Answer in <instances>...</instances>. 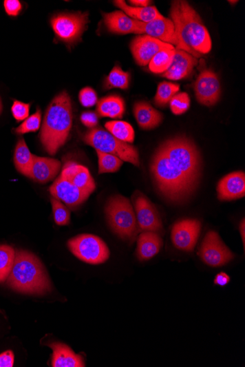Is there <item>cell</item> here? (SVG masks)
Segmentation results:
<instances>
[{
    "mask_svg": "<svg viewBox=\"0 0 245 367\" xmlns=\"http://www.w3.org/2000/svg\"><path fill=\"white\" fill-rule=\"evenodd\" d=\"M171 17L175 27L173 44L195 59L208 54L213 47L208 30L196 10L187 1L171 4Z\"/></svg>",
    "mask_w": 245,
    "mask_h": 367,
    "instance_id": "obj_1",
    "label": "cell"
},
{
    "mask_svg": "<svg viewBox=\"0 0 245 367\" xmlns=\"http://www.w3.org/2000/svg\"><path fill=\"white\" fill-rule=\"evenodd\" d=\"M73 122L71 98L65 91L49 105L42 124L40 139L46 151L55 155L70 136Z\"/></svg>",
    "mask_w": 245,
    "mask_h": 367,
    "instance_id": "obj_2",
    "label": "cell"
},
{
    "mask_svg": "<svg viewBox=\"0 0 245 367\" xmlns=\"http://www.w3.org/2000/svg\"><path fill=\"white\" fill-rule=\"evenodd\" d=\"M153 185L162 196L173 203H182L197 189L178 169L159 147L150 165Z\"/></svg>",
    "mask_w": 245,
    "mask_h": 367,
    "instance_id": "obj_3",
    "label": "cell"
},
{
    "mask_svg": "<svg viewBox=\"0 0 245 367\" xmlns=\"http://www.w3.org/2000/svg\"><path fill=\"white\" fill-rule=\"evenodd\" d=\"M7 284L13 290L25 294L44 295L52 291L48 273L41 260L28 251L17 250Z\"/></svg>",
    "mask_w": 245,
    "mask_h": 367,
    "instance_id": "obj_4",
    "label": "cell"
},
{
    "mask_svg": "<svg viewBox=\"0 0 245 367\" xmlns=\"http://www.w3.org/2000/svg\"><path fill=\"white\" fill-rule=\"evenodd\" d=\"M160 147L197 189L202 177V160L195 143L186 136H178L167 140Z\"/></svg>",
    "mask_w": 245,
    "mask_h": 367,
    "instance_id": "obj_5",
    "label": "cell"
},
{
    "mask_svg": "<svg viewBox=\"0 0 245 367\" xmlns=\"http://www.w3.org/2000/svg\"><path fill=\"white\" fill-rule=\"evenodd\" d=\"M108 224L113 232L122 240L135 238L139 227L131 202L126 198L116 195L110 198L105 207Z\"/></svg>",
    "mask_w": 245,
    "mask_h": 367,
    "instance_id": "obj_6",
    "label": "cell"
},
{
    "mask_svg": "<svg viewBox=\"0 0 245 367\" xmlns=\"http://www.w3.org/2000/svg\"><path fill=\"white\" fill-rule=\"evenodd\" d=\"M84 142L96 149V151L114 155L122 162L140 167L138 149L131 144L122 142L112 134L102 129H92L88 131L83 138Z\"/></svg>",
    "mask_w": 245,
    "mask_h": 367,
    "instance_id": "obj_7",
    "label": "cell"
},
{
    "mask_svg": "<svg viewBox=\"0 0 245 367\" xmlns=\"http://www.w3.org/2000/svg\"><path fill=\"white\" fill-rule=\"evenodd\" d=\"M68 247L76 258L92 265H99L107 262L110 255L108 247L103 240L90 234L71 238L68 242Z\"/></svg>",
    "mask_w": 245,
    "mask_h": 367,
    "instance_id": "obj_8",
    "label": "cell"
},
{
    "mask_svg": "<svg viewBox=\"0 0 245 367\" xmlns=\"http://www.w3.org/2000/svg\"><path fill=\"white\" fill-rule=\"evenodd\" d=\"M88 22L87 13L62 14L51 20L53 30L56 36L68 44L79 41Z\"/></svg>",
    "mask_w": 245,
    "mask_h": 367,
    "instance_id": "obj_9",
    "label": "cell"
},
{
    "mask_svg": "<svg viewBox=\"0 0 245 367\" xmlns=\"http://www.w3.org/2000/svg\"><path fill=\"white\" fill-rule=\"evenodd\" d=\"M139 229L142 232H153L158 234L163 231L160 213L150 200L139 191L132 195Z\"/></svg>",
    "mask_w": 245,
    "mask_h": 367,
    "instance_id": "obj_10",
    "label": "cell"
},
{
    "mask_svg": "<svg viewBox=\"0 0 245 367\" xmlns=\"http://www.w3.org/2000/svg\"><path fill=\"white\" fill-rule=\"evenodd\" d=\"M199 256L206 265L211 267L224 266L235 258L215 231L209 232L204 238Z\"/></svg>",
    "mask_w": 245,
    "mask_h": 367,
    "instance_id": "obj_11",
    "label": "cell"
},
{
    "mask_svg": "<svg viewBox=\"0 0 245 367\" xmlns=\"http://www.w3.org/2000/svg\"><path fill=\"white\" fill-rule=\"evenodd\" d=\"M202 224L197 220L187 219L176 222L171 231L173 245L180 250L193 251L198 242Z\"/></svg>",
    "mask_w": 245,
    "mask_h": 367,
    "instance_id": "obj_12",
    "label": "cell"
},
{
    "mask_svg": "<svg viewBox=\"0 0 245 367\" xmlns=\"http://www.w3.org/2000/svg\"><path fill=\"white\" fill-rule=\"evenodd\" d=\"M195 93L200 104L208 107L215 105L221 94L217 74L210 70H205L200 73L195 83Z\"/></svg>",
    "mask_w": 245,
    "mask_h": 367,
    "instance_id": "obj_13",
    "label": "cell"
},
{
    "mask_svg": "<svg viewBox=\"0 0 245 367\" xmlns=\"http://www.w3.org/2000/svg\"><path fill=\"white\" fill-rule=\"evenodd\" d=\"M130 49L136 63L140 66H146L159 52L165 49H174V47L171 44L145 35L134 39Z\"/></svg>",
    "mask_w": 245,
    "mask_h": 367,
    "instance_id": "obj_14",
    "label": "cell"
},
{
    "mask_svg": "<svg viewBox=\"0 0 245 367\" xmlns=\"http://www.w3.org/2000/svg\"><path fill=\"white\" fill-rule=\"evenodd\" d=\"M52 197L63 202L67 207L74 209L84 203L91 193L84 191L61 176L54 182L50 188Z\"/></svg>",
    "mask_w": 245,
    "mask_h": 367,
    "instance_id": "obj_15",
    "label": "cell"
},
{
    "mask_svg": "<svg viewBox=\"0 0 245 367\" xmlns=\"http://www.w3.org/2000/svg\"><path fill=\"white\" fill-rule=\"evenodd\" d=\"M217 197L221 201H232L245 196V175L243 171L233 173L222 178L218 182Z\"/></svg>",
    "mask_w": 245,
    "mask_h": 367,
    "instance_id": "obj_16",
    "label": "cell"
},
{
    "mask_svg": "<svg viewBox=\"0 0 245 367\" xmlns=\"http://www.w3.org/2000/svg\"><path fill=\"white\" fill-rule=\"evenodd\" d=\"M63 178L89 193L96 190V183L88 169L72 162H67L61 171Z\"/></svg>",
    "mask_w": 245,
    "mask_h": 367,
    "instance_id": "obj_17",
    "label": "cell"
},
{
    "mask_svg": "<svg viewBox=\"0 0 245 367\" xmlns=\"http://www.w3.org/2000/svg\"><path fill=\"white\" fill-rule=\"evenodd\" d=\"M61 167V164L57 159L33 155V163L29 178L44 185L57 177Z\"/></svg>",
    "mask_w": 245,
    "mask_h": 367,
    "instance_id": "obj_18",
    "label": "cell"
},
{
    "mask_svg": "<svg viewBox=\"0 0 245 367\" xmlns=\"http://www.w3.org/2000/svg\"><path fill=\"white\" fill-rule=\"evenodd\" d=\"M105 24L110 32L127 35V34L141 33V22L132 19L122 11L103 14Z\"/></svg>",
    "mask_w": 245,
    "mask_h": 367,
    "instance_id": "obj_19",
    "label": "cell"
},
{
    "mask_svg": "<svg viewBox=\"0 0 245 367\" xmlns=\"http://www.w3.org/2000/svg\"><path fill=\"white\" fill-rule=\"evenodd\" d=\"M197 64L195 57L183 50L175 49L172 64L162 76L177 81L191 74Z\"/></svg>",
    "mask_w": 245,
    "mask_h": 367,
    "instance_id": "obj_20",
    "label": "cell"
},
{
    "mask_svg": "<svg viewBox=\"0 0 245 367\" xmlns=\"http://www.w3.org/2000/svg\"><path fill=\"white\" fill-rule=\"evenodd\" d=\"M141 32L164 43L173 44L175 27L170 19L162 17L148 23H141Z\"/></svg>",
    "mask_w": 245,
    "mask_h": 367,
    "instance_id": "obj_21",
    "label": "cell"
},
{
    "mask_svg": "<svg viewBox=\"0 0 245 367\" xmlns=\"http://www.w3.org/2000/svg\"><path fill=\"white\" fill-rule=\"evenodd\" d=\"M53 351L52 366L53 367H84V359L76 354L63 343L52 342L47 345Z\"/></svg>",
    "mask_w": 245,
    "mask_h": 367,
    "instance_id": "obj_22",
    "label": "cell"
},
{
    "mask_svg": "<svg viewBox=\"0 0 245 367\" xmlns=\"http://www.w3.org/2000/svg\"><path fill=\"white\" fill-rule=\"evenodd\" d=\"M134 114L140 127L144 130L158 127L163 120L162 113L145 101L136 103L134 106Z\"/></svg>",
    "mask_w": 245,
    "mask_h": 367,
    "instance_id": "obj_23",
    "label": "cell"
},
{
    "mask_svg": "<svg viewBox=\"0 0 245 367\" xmlns=\"http://www.w3.org/2000/svg\"><path fill=\"white\" fill-rule=\"evenodd\" d=\"M162 247L160 234L142 232L138 240V257L141 261L149 260L157 255Z\"/></svg>",
    "mask_w": 245,
    "mask_h": 367,
    "instance_id": "obj_24",
    "label": "cell"
},
{
    "mask_svg": "<svg viewBox=\"0 0 245 367\" xmlns=\"http://www.w3.org/2000/svg\"><path fill=\"white\" fill-rule=\"evenodd\" d=\"M96 109L100 117L120 119L125 112V101L118 96H109L97 102Z\"/></svg>",
    "mask_w": 245,
    "mask_h": 367,
    "instance_id": "obj_25",
    "label": "cell"
},
{
    "mask_svg": "<svg viewBox=\"0 0 245 367\" xmlns=\"http://www.w3.org/2000/svg\"><path fill=\"white\" fill-rule=\"evenodd\" d=\"M114 4L120 8L124 13L132 19L138 20L143 23H148L153 20L164 17L154 6L146 8L131 7L125 1L118 0L114 1Z\"/></svg>",
    "mask_w": 245,
    "mask_h": 367,
    "instance_id": "obj_26",
    "label": "cell"
},
{
    "mask_svg": "<svg viewBox=\"0 0 245 367\" xmlns=\"http://www.w3.org/2000/svg\"><path fill=\"white\" fill-rule=\"evenodd\" d=\"M14 160L19 173L29 178L33 163V155L23 138L19 139L17 144Z\"/></svg>",
    "mask_w": 245,
    "mask_h": 367,
    "instance_id": "obj_27",
    "label": "cell"
},
{
    "mask_svg": "<svg viewBox=\"0 0 245 367\" xmlns=\"http://www.w3.org/2000/svg\"><path fill=\"white\" fill-rule=\"evenodd\" d=\"M107 132L118 140L129 144L135 141V130L127 122L122 120H112L105 123Z\"/></svg>",
    "mask_w": 245,
    "mask_h": 367,
    "instance_id": "obj_28",
    "label": "cell"
},
{
    "mask_svg": "<svg viewBox=\"0 0 245 367\" xmlns=\"http://www.w3.org/2000/svg\"><path fill=\"white\" fill-rule=\"evenodd\" d=\"M175 53V48L159 52L149 63V70L153 74H164L171 65Z\"/></svg>",
    "mask_w": 245,
    "mask_h": 367,
    "instance_id": "obj_29",
    "label": "cell"
},
{
    "mask_svg": "<svg viewBox=\"0 0 245 367\" xmlns=\"http://www.w3.org/2000/svg\"><path fill=\"white\" fill-rule=\"evenodd\" d=\"M16 251L12 247L0 245V282H4L14 266Z\"/></svg>",
    "mask_w": 245,
    "mask_h": 367,
    "instance_id": "obj_30",
    "label": "cell"
},
{
    "mask_svg": "<svg viewBox=\"0 0 245 367\" xmlns=\"http://www.w3.org/2000/svg\"><path fill=\"white\" fill-rule=\"evenodd\" d=\"M98 158V174L116 173L124 162L118 157L109 154L96 151Z\"/></svg>",
    "mask_w": 245,
    "mask_h": 367,
    "instance_id": "obj_31",
    "label": "cell"
},
{
    "mask_svg": "<svg viewBox=\"0 0 245 367\" xmlns=\"http://www.w3.org/2000/svg\"><path fill=\"white\" fill-rule=\"evenodd\" d=\"M129 84V74L121 70L119 65H116L114 70L107 76L105 87L107 90L120 88L127 90Z\"/></svg>",
    "mask_w": 245,
    "mask_h": 367,
    "instance_id": "obj_32",
    "label": "cell"
},
{
    "mask_svg": "<svg viewBox=\"0 0 245 367\" xmlns=\"http://www.w3.org/2000/svg\"><path fill=\"white\" fill-rule=\"evenodd\" d=\"M179 85L173 84L168 82H163L158 85L157 94L154 98L155 105L165 107L169 105L172 98L180 91Z\"/></svg>",
    "mask_w": 245,
    "mask_h": 367,
    "instance_id": "obj_33",
    "label": "cell"
},
{
    "mask_svg": "<svg viewBox=\"0 0 245 367\" xmlns=\"http://www.w3.org/2000/svg\"><path fill=\"white\" fill-rule=\"evenodd\" d=\"M50 200L55 223L59 226L70 224L71 214L69 209L56 198L51 197Z\"/></svg>",
    "mask_w": 245,
    "mask_h": 367,
    "instance_id": "obj_34",
    "label": "cell"
},
{
    "mask_svg": "<svg viewBox=\"0 0 245 367\" xmlns=\"http://www.w3.org/2000/svg\"><path fill=\"white\" fill-rule=\"evenodd\" d=\"M41 123V111L38 109L36 113L24 120L14 131L17 134L36 132L40 129Z\"/></svg>",
    "mask_w": 245,
    "mask_h": 367,
    "instance_id": "obj_35",
    "label": "cell"
},
{
    "mask_svg": "<svg viewBox=\"0 0 245 367\" xmlns=\"http://www.w3.org/2000/svg\"><path fill=\"white\" fill-rule=\"evenodd\" d=\"M189 106H191V98L186 93L175 94L170 101L171 109L175 116L185 113Z\"/></svg>",
    "mask_w": 245,
    "mask_h": 367,
    "instance_id": "obj_36",
    "label": "cell"
},
{
    "mask_svg": "<svg viewBox=\"0 0 245 367\" xmlns=\"http://www.w3.org/2000/svg\"><path fill=\"white\" fill-rule=\"evenodd\" d=\"M30 105L25 103L14 101L11 112L17 122L25 120L29 117Z\"/></svg>",
    "mask_w": 245,
    "mask_h": 367,
    "instance_id": "obj_37",
    "label": "cell"
},
{
    "mask_svg": "<svg viewBox=\"0 0 245 367\" xmlns=\"http://www.w3.org/2000/svg\"><path fill=\"white\" fill-rule=\"evenodd\" d=\"M79 99L81 105L85 107H92L97 104L98 98L94 90L85 87L81 90Z\"/></svg>",
    "mask_w": 245,
    "mask_h": 367,
    "instance_id": "obj_38",
    "label": "cell"
},
{
    "mask_svg": "<svg viewBox=\"0 0 245 367\" xmlns=\"http://www.w3.org/2000/svg\"><path fill=\"white\" fill-rule=\"evenodd\" d=\"M6 12L10 17H17L22 9L19 0H6L4 2Z\"/></svg>",
    "mask_w": 245,
    "mask_h": 367,
    "instance_id": "obj_39",
    "label": "cell"
},
{
    "mask_svg": "<svg viewBox=\"0 0 245 367\" xmlns=\"http://www.w3.org/2000/svg\"><path fill=\"white\" fill-rule=\"evenodd\" d=\"M83 124L89 129H94L98 125V116L95 112H85L81 118Z\"/></svg>",
    "mask_w": 245,
    "mask_h": 367,
    "instance_id": "obj_40",
    "label": "cell"
},
{
    "mask_svg": "<svg viewBox=\"0 0 245 367\" xmlns=\"http://www.w3.org/2000/svg\"><path fill=\"white\" fill-rule=\"evenodd\" d=\"M14 364V353L8 350L0 354V367H12Z\"/></svg>",
    "mask_w": 245,
    "mask_h": 367,
    "instance_id": "obj_41",
    "label": "cell"
},
{
    "mask_svg": "<svg viewBox=\"0 0 245 367\" xmlns=\"http://www.w3.org/2000/svg\"><path fill=\"white\" fill-rule=\"evenodd\" d=\"M229 282H230V277L228 275H227L224 272H222L217 274L215 279V284L222 286H226Z\"/></svg>",
    "mask_w": 245,
    "mask_h": 367,
    "instance_id": "obj_42",
    "label": "cell"
},
{
    "mask_svg": "<svg viewBox=\"0 0 245 367\" xmlns=\"http://www.w3.org/2000/svg\"><path fill=\"white\" fill-rule=\"evenodd\" d=\"M130 3L131 5L142 8L149 7V5L151 3L150 1H147V0H131Z\"/></svg>",
    "mask_w": 245,
    "mask_h": 367,
    "instance_id": "obj_43",
    "label": "cell"
},
{
    "mask_svg": "<svg viewBox=\"0 0 245 367\" xmlns=\"http://www.w3.org/2000/svg\"><path fill=\"white\" fill-rule=\"evenodd\" d=\"M239 231H240V234H241V236H242V242H243V244H244V242H245V240H244V236H245V221H244V220H243L242 222L240 224Z\"/></svg>",
    "mask_w": 245,
    "mask_h": 367,
    "instance_id": "obj_44",
    "label": "cell"
},
{
    "mask_svg": "<svg viewBox=\"0 0 245 367\" xmlns=\"http://www.w3.org/2000/svg\"><path fill=\"white\" fill-rule=\"evenodd\" d=\"M2 109H3L2 101H1V99H0V114H1Z\"/></svg>",
    "mask_w": 245,
    "mask_h": 367,
    "instance_id": "obj_45",
    "label": "cell"
}]
</instances>
